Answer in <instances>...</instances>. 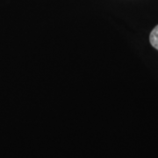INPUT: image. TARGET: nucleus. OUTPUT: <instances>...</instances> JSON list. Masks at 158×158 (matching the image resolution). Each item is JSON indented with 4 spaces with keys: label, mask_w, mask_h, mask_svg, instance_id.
Returning <instances> with one entry per match:
<instances>
[{
    "label": "nucleus",
    "mask_w": 158,
    "mask_h": 158,
    "mask_svg": "<svg viewBox=\"0 0 158 158\" xmlns=\"http://www.w3.org/2000/svg\"><path fill=\"white\" fill-rule=\"evenodd\" d=\"M149 40H150L151 45L158 50V26H156L152 30L149 36Z\"/></svg>",
    "instance_id": "1"
}]
</instances>
